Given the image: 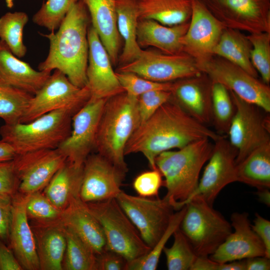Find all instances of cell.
I'll return each instance as SVG.
<instances>
[{"label": "cell", "mask_w": 270, "mask_h": 270, "mask_svg": "<svg viewBox=\"0 0 270 270\" xmlns=\"http://www.w3.org/2000/svg\"><path fill=\"white\" fill-rule=\"evenodd\" d=\"M222 136L190 116L170 98L136 128L124 154L140 152L151 169L156 170V158L162 152L204 138L214 142Z\"/></svg>", "instance_id": "1"}, {"label": "cell", "mask_w": 270, "mask_h": 270, "mask_svg": "<svg viewBox=\"0 0 270 270\" xmlns=\"http://www.w3.org/2000/svg\"><path fill=\"white\" fill-rule=\"evenodd\" d=\"M90 22L86 4L78 0L66 14L58 32L40 34L48 40L50 48L46 58L39 64L38 70H59L75 86H86Z\"/></svg>", "instance_id": "2"}, {"label": "cell", "mask_w": 270, "mask_h": 270, "mask_svg": "<svg viewBox=\"0 0 270 270\" xmlns=\"http://www.w3.org/2000/svg\"><path fill=\"white\" fill-rule=\"evenodd\" d=\"M211 140L200 139L176 150L164 152L156 158V166L165 178L164 198L174 210L182 208L197 187L201 170L212 152Z\"/></svg>", "instance_id": "3"}, {"label": "cell", "mask_w": 270, "mask_h": 270, "mask_svg": "<svg viewBox=\"0 0 270 270\" xmlns=\"http://www.w3.org/2000/svg\"><path fill=\"white\" fill-rule=\"evenodd\" d=\"M137 98L122 92L108 98L104 104L96 135L94 150L126 174L124 150L140 125Z\"/></svg>", "instance_id": "4"}, {"label": "cell", "mask_w": 270, "mask_h": 270, "mask_svg": "<svg viewBox=\"0 0 270 270\" xmlns=\"http://www.w3.org/2000/svg\"><path fill=\"white\" fill-rule=\"evenodd\" d=\"M74 114L60 110L28 122L4 124L0 128L1 140L9 144L18 154L57 148L70 135Z\"/></svg>", "instance_id": "5"}, {"label": "cell", "mask_w": 270, "mask_h": 270, "mask_svg": "<svg viewBox=\"0 0 270 270\" xmlns=\"http://www.w3.org/2000/svg\"><path fill=\"white\" fill-rule=\"evenodd\" d=\"M185 206L179 228L198 256H208L232 232L231 224L200 198H191Z\"/></svg>", "instance_id": "6"}, {"label": "cell", "mask_w": 270, "mask_h": 270, "mask_svg": "<svg viewBox=\"0 0 270 270\" xmlns=\"http://www.w3.org/2000/svg\"><path fill=\"white\" fill-rule=\"evenodd\" d=\"M86 204L102 227L108 250L122 255L128 262L150 250L116 198Z\"/></svg>", "instance_id": "7"}, {"label": "cell", "mask_w": 270, "mask_h": 270, "mask_svg": "<svg viewBox=\"0 0 270 270\" xmlns=\"http://www.w3.org/2000/svg\"><path fill=\"white\" fill-rule=\"evenodd\" d=\"M90 97L88 85L79 88L64 74L55 70L42 88L33 95L20 122H28L44 114L60 110L75 114Z\"/></svg>", "instance_id": "8"}, {"label": "cell", "mask_w": 270, "mask_h": 270, "mask_svg": "<svg viewBox=\"0 0 270 270\" xmlns=\"http://www.w3.org/2000/svg\"><path fill=\"white\" fill-rule=\"evenodd\" d=\"M229 91L236 112L227 134L238 150V164L254 149L270 142V120L268 114L264 116V111H260L262 108Z\"/></svg>", "instance_id": "9"}, {"label": "cell", "mask_w": 270, "mask_h": 270, "mask_svg": "<svg viewBox=\"0 0 270 270\" xmlns=\"http://www.w3.org/2000/svg\"><path fill=\"white\" fill-rule=\"evenodd\" d=\"M212 82L222 84L244 100L270 112V88L242 68L216 56L198 64Z\"/></svg>", "instance_id": "10"}, {"label": "cell", "mask_w": 270, "mask_h": 270, "mask_svg": "<svg viewBox=\"0 0 270 270\" xmlns=\"http://www.w3.org/2000/svg\"><path fill=\"white\" fill-rule=\"evenodd\" d=\"M116 199L142 240L152 248L166 230L174 208L164 198L134 196L122 190Z\"/></svg>", "instance_id": "11"}, {"label": "cell", "mask_w": 270, "mask_h": 270, "mask_svg": "<svg viewBox=\"0 0 270 270\" xmlns=\"http://www.w3.org/2000/svg\"><path fill=\"white\" fill-rule=\"evenodd\" d=\"M116 72H132L159 82H172L202 72L196 60L186 53L172 54L153 50H142L138 58L120 66Z\"/></svg>", "instance_id": "12"}, {"label": "cell", "mask_w": 270, "mask_h": 270, "mask_svg": "<svg viewBox=\"0 0 270 270\" xmlns=\"http://www.w3.org/2000/svg\"><path fill=\"white\" fill-rule=\"evenodd\" d=\"M226 28L270 32V0H200Z\"/></svg>", "instance_id": "13"}, {"label": "cell", "mask_w": 270, "mask_h": 270, "mask_svg": "<svg viewBox=\"0 0 270 270\" xmlns=\"http://www.w3.org/2000/svg\"><path fill=\"white\" fill-rule=\"evenodd\" d=\"M108 99L90 97L73 116L70 134L58 148L71 164L82 166L94 150L99 122Z\"/></svg>", "instance_id": "14"}, {"label": "cell", "mask_w": 270, "mask_h": 270, "mask_svg": "<svg viewBox=\"0 0 270 270\" xmlns=\"http://www.w3.org/2000/svg\"><path fill=\"white\" fill-rule=\"evenodd\" d=\"M214 142L212 154L197 187L184 202V206L194 197L212 205L218 194L226 186L236 182L238 150L224 135Z\"/></svg>", "instance_id": "15"}, {"label": "cell", "mask_w": 270, "mask_h": 270, "mask_svg": "<svg viewBox=\"0 0 270 270\" xmlns=\"http://www.w3.org/2000/svg\"><path fill=\"white\" fill-rule=\"evenodd\" d=\"M225 28L200 0H192L189 26L182 38L183 52L198 65L206 62L214 56L213 50Z\"/></svg>", "instance_id": "16"}, {"label": "cell", "mask_w": 270, "mask_h": 270, "mask_svg": "<svg viewBox=\"0 0 270 270\" xmlns=\"http://www.w3.org/2000/svg\"><path fill=\"white\" fill-rule=\"evenodd\" d=\"M13 160L20 180L18 192L27 195L42 191L66 158L57 148L18 154Z\"/></svg>", "instance_id": "17"}, {"label": "cell", "mask_w": 270, "mask_h": 270, "mask_svg": "<svg viewBox=\"0 0 270 270\" xmlns=\"http://www.w3.org/2000/svg\"><path fill=\"white\" fill-rule=\"evenodd\" d=\"M126 175L98 153L90 154L83 166L80 198L86 203L116 198Z\"/></svg>", "instance_id": "18"}, {"label": "cell", "mask_w": 270, "mask_h": 270, "mask_svg": "<svg viewBox=\"0 0 270 270\" xmlns=\"http://www.w3.org/2000/svg\"><path fill=\"white\" fill-rule=\"evenodd\" d=\"M88 38L86 78L91 97L108 98L124 92L112 68L109 55L91 25L88 28Z\"/></svg>", "instance_id": "19"}, {"label": "cell", "mask_w": 270, "mask_h": 270, "mask_svg": "<svg viewBox=\"0 0 270 270\" xmlns=\"http://www.w3.org/2000/svg\"><path fill=\"white\" fill-rule=\"evenodd\" d=\"M212 82L204 72L172 82L170 98L188 115L206 125L212 122Z\"/></svg>", "instance_id": "20"}, {"label": "cell", "mask_w": 270, "mask_h": 270, "mask_svg": "<svg viewBox=\"0 0 270 270\" xmlns=\"http://www.w3.org/2000/svg\"><path fill=\"white\" fill-rule=\"evenodd\" d=\"M230 220L234 232L209 258L214 261L226 263L254 256H266L265 248L251 227L248 214L234 212Z\"/></svg>", "instance_id": "21"}, {"label": "cell", "mask_w": 270, "mask_h": 270, "mask_svg": "<svg viewBox=\"0 0 270 270\" xmlns=\"http://www.w3.org/2000/svg\"><path fill=\"white\" fill-rule=\"evenodd\" d=\"M26 195L12 198V214L8 247L24 270H40L34 234L25 208Z\"/></svg>", "instance_id": "22"}, {"label": "cell", "mask_w": 270, "mask_h": 270, "mask_svg": "<svg viewBox=\"0 0 270 270\" xmlns=\"http://www.w3.org/2000/svg\"><path fill=\"white\" fill-rule=\"evenodd\" d=\"M51 72L36 70L15 56L0 40V84L36 94L49 78Z\"/></svg>", "instance_id": "23"}, {"label": "cell", "mask_w": 270, "mask_h": 270, "mask_svg": "<svg viewBox=\"0 0 270 270\" xmlns=\"http://www.w3.org/2000/svg\"><path fill=\"white\" fill-rule=\"evenodd\" d=\"M30 224L35 238L40 270H63L66 241L65 227L61 220Z\"/></svg>", "instance_id": "24"}, {"label": "cell", "mask_w": 270, "mask_h": 270, "mask_svg": "<svg viewBox=\"0 0 270 270\" xmlns=\"http://www.w3.org/2000/svg\"><path fill=\"white\" fill-rule=\"evenodd\" d=\"M61 222L66 228L86 242L97 255L108 249L100 224L80 196L74 198L62 211Z\"/></svg>", "instance_id": "25"}, {"label": "cell", "mask_w": 270, "mask_h": 270, "mask_svg": "<svg viewBox=\"0 0 270 270\" xmlns=\"http://www.w3.org/2000/svg\"><path fill=\"white\" fill-rule=\"evenodd\" d=\"M89 12L91 26L98 34L113 66L118 63L120 36L117 27L116 0H82Z\"/></svg>", "instance_id": "26"}, {"label": "cell", "mask_w": 270, "mask_h": 270, "mask_svg": "<svg viewBox=\"0 0 270 270\" xmlns=\"http://www.w3.org/2000/svg\"><path fill=\"white\" fill-rule=\"evenodd\" d=\"M189 22L166 26L152 20H139L138 43L140 48L153 46L168 54L182 53V38L188 29Z\"/></svg>", "instance_id": "27"}, {"label": "cell", "mask_w": 270, "mask_h": 270, "mask_svg": "<svg viewBox=\"0 0 270 270\" xmlns=\"http://www.w3.org/2000/svg\"><path fill=\"white\" fill-rule=\"evenodd\" d=\"M83 166H78L66 160L42 191L52 204L62 212L74 198L80 196Z\"/></svg>", "instance_id": "28"}, {"label": "cell", "mask_w": 270, "mask_h": 270, "mask_svg": "<svg viewBox=\"0 0 270 270\" xmlns=\"http://www.w3.org/2000/svg\"><path fill=\"white\" fill-rule=\"evenodd\" d=\"M116 6L118 30L124 42L123 50L118 60L120 66H122L138 58L142 50L137 42L139 20L137 0H116Z\"/></svg>", "instance_id": "29"}, {"label": "cell", "mask_w": 270, "mask_h": 270, "mask_svg": "<svg viewBox=\"0 0 270 270\" xmlns=\"http://www.w3.org/2000/svg\"><path fill=\"white\" fill-rule=\"evenodd\" d=\"M192 0H137L139 20H152L172 26L188 22Z\"/></svg>", "instance_id": "30"}, {"label": "cell", "mask_w": 270, "mask_h": 270, "mask_svg": "<svg viewBox=\"0 0 270 270\" xmlns=\"http://www.w3.org/2000/svg\"><path fill=\"white\" fill-rule=\"evenodd\" d=\"M252 48L247 35L238 30L225 28L213 50V54L238 66L258 78V72L250 60Z\"/></svg>", "instance_id": "31"}, {"label": "cell", "mask_w": 270, "mask_h": 270, "mask_svg": "<svg viewBox=\"0 0 270 270\" xmlns=\"http://www.w3.org/2000/svg\"><path fill=\"white\" fill-rule=\"evenodd\" d=\"M236 182L257 189L270 188V142L252 150L236 164Z\"/></svg>", "instance_id": "32"}, {"label": "cell", "mask_w": 270, "mask_h": 270, "mask_svg": "<svg viewBox=\"0 0 270 270\" xmlns=\"http://www.w3.org/2000/svg\"><path fill=\"white\" fill-rule=\"evenodd\" d=\"M65 234L66 244L62 269L98 270L97 254L92 248L74 232L66 227Z\"/></svg>", "instance_id": "33"}, {"label": "cell", "mask_w": 270, "mask_h": 270, "mask_svg": "<svg viewBox=\"0 0 270 270\" xmlns=\"http://www.w3.org/2000/svg\"><path fill=\"white\" fill-rule=\"evenodd\" d=\"M28 20V14L22 12H8L0 18V40L18 58L24 57L26 53L23 30Z\"/></svg>", "instance_id": "34"}, {"label": "cell", "mask_w": 270, "mask_h": 270, "mask_svg": "<svg viewBox=\"0 0 270 270\" xmlns=\"http://www.w3.org/2000/svg\"><path fill=\"white\" fill-rule=\"evenodd\" d=\"M236 112L230 92L224 86L212 82V122L216 132L227 134Z\"/></svg>", "instance_id": "35"}, {"label": "cell", "mask_w": 270, "mask_h": 270, "mask_svg": "<svg viewBox=\"0 0 270 270\" xmlns=\"http://www.w3.org/2000/svg\"><path fill=\"white\" fill-rule=\"evenodd\" d=\"M33 95L0 84V118L6 124L20 122Z\"/></svg>", "instance_id": "36"}, {"label": "cell", "mask_w": 270, "mask_h": 270, "mask_svg": "<svg viewBox=\"0 0 270 270\" xmlns=\"http://www.w3.org/2000/svg\"><path fill=\"white\" fill-rule=\"evenodd\" d=\"M186 210V206L174 213L164 232L155 245L144 256L128 262L126 270H156L166 244L179 228Z\"/></svg>", "instance_id": "37"}, {"label": "cell", "mask_w": 270, "mask_h": 270, "mask_svg": "<svg viewBox=\"0 0 270 270\" xmlns=\"http://www.w3.org/2000/svg\"><path fill=\"white\" fill-rule=\"evenodd\" d=\"M172 245L164 248L168 270H190L198 255L179 228L173 234Z\"/></svg>", "instance_id": "38"}, {"label": "cell", "mask_w": 270, "mask_h": 270, "mask_svg": "<svg viewBox=\"0 0 270 270\" xmlns=\"http://www.w3.org/2000/svg\"><path fill=\"white\" fill-rule=\"evenodd\" d=\"M78 0H46L33 16L36 24L54 32L60 26L70 10Z\"/></svg>", "instance_id": "39"}, {"label": "cell", "mask_w": 270, "mask_h": 270, "mask_svg": "<svg viewBox=\"0 0 270 270\" xmlns=\"http://www.w3.org/2000/svg\"><path fill=\"white\" fill-rule=\"evenodd\" d=\"M25 208L30 222L51 223L61 220L62 212L52 204L42 191L27 194Z\"/></svg>", "instance_id": "40"}, {"label": "cell", "mask_w": 270, "mask_h": 270, "mask_svg": "<svg viewBox=\"0 0 270 270\" xmlns=\"http://www.w3.org/2000/svg\"><path fill=\"white\" fill-rule=\"evenodd\" d=\"M247 37L252 46V63L260 74L262 82L268 85L270 82V32L250 34Z\"/></svg>", "instance_id": "41"}, {"label": "cell", "mask_w": 270, "mask_h": 270, "mask_svg": "<svg viewBox=\"0 0 270 270\" xmlns=\"http://www.w3.org/2000/svg\"><path fill=\"white\" fill-rule=\"evenodd\" d=\"M116 74L124 92L136 98L153 90L170 91L172 82H153L132 72H116Z\"/></svg>", "instance_id": "42"}, {"label": "cell", "mask_w": 270, "mask_h": 270, "mask_svg": "<svg viewBox=\"0 0 270 270\" xmlns=\"http://www.w3.org/2000/svg\"><path fill=\"white\" fill-rule=\"evenodd\" d=\"M171 96L170 91L153 90L139 96L137 98V108L140 124L148 119Z\"/></svg>", "instance_id": "43"}, {"label": "cell", "mask_w": 270, "mask_h": 270, "mask_svg": "<svg viewBox=\"0 0 270 270\" xmlns=\"http://www.w3.org/2000/svg\"><path fill=\"white\" fill-rule=\"evenodd\" d=\"M162 185V175L158 169L142 172L133 182V188L138 196L146 198L157 196Z\"/></svg>", "instance_id": "44"}, {"label": "cell", "mask_w": 270, "mask_h": 270, "mask_svg": "<svg viewBox=\"0 0 270 270\" xmlns=\"http://www.w3.org/2000/svg\"><path fill=\"white\" fill-rule=\"evenodd\" d=\"M19 184L14 160L0 162V193L13 197L18 192Z\"/></svg>", "instance_id": "45"}, {"label": "cell", "mask_w": 270, "mask_h": 270, "mask_svg": "<svg viewBox=\"0 0 270 270\" xmlns=\"http://www.w3.org/2000/svg\"><path fill=\"white\" fill-rule=\"evenodd\" d=\"M12 198L0 193V240L8 246L12 220Z\"/></svg>", "instance_id": "46"}, {"label": "cell", "mask_w": 270, "mask_h": 270, "mask_svg": "<svg viewBox=\"0 0 270 270\" xmlns=\"http://www.w3.org/2000/svg\"><path fill=\"white\" fill-rule=\"evenodd\" d=\"M190 270H245L244 260L221 263L208 256H198Z\"/></svg>", "instance_id": "47"}, {"label": "cell", "mask_w": 270, "mask_h": 270, "mask_svg": "<svg viewBox=\"0 0 270 270\" xmlns=\"http://www.w3.org/2000/svg\"><path fill=\"white\" fill-rule=\"evenodd\" d=\"M98 257V270H126L128 260L119 254L107 249Z\"/></svg>", "instance_id": "48"}, {"label": "cell", "mask_w": 270, "mask_h": 270, "mask_svg": "<svg viewBox=\"0 0 270 270\" xmlns=\"http://www.w3.org/2000/svg\"><path fill=\"white\" fill-rule=\"evenodd\" d=\"M251 227L265 248L266 256L270 258V222L258 214H256Z\"/></svg>", "instance_id": "49"}, {"label": "cell", "mask_w": 270, "mask_h": 270, "mask_svg": "<svg viewBox=\"0 0 270 270\" xmlns=\"http://www.w3.org/2000/svg\"><path fill=\"white\" fill-rule=\"evenodd\" d=\"M0 270H23L12 250L0 240Z\"/></svg>", "instance_id": "50"}, {"label": "cell", "mask_w": 270, "mask_h": 270, "mask_svg": "<svg viewBox=\"0 0 270 270\" xmlns=\"http://www.w3.org/2000/svg\"><path fill=\"white\" fill-rule=\"evenodd\" d=\"M244 260L245 270H269L270 260L265 256H254Z\"/></svg>", "instance_id": "51"}, {"label": "cell", "mask_w": 270, "mask_h": 270, "mask_svg": "<svg viewBox=\"0 0 270 270\" xmlns=\"http://www.w3.org/2000/svg\"><path fill=\"white\" fill-rule=\"evenodd\" d=\"M17 155L14 148L9 144L0 140V162L13 160Z\"/></svg>", "instance_id": "52"}, {"label": "cell", "mask_w": 270, "mask_h": 270, "mask_svg": "<svg viewBox=\"0 0 270 270\" xmlns=\"http://www.w3.org/2000/svg\"><path fill=\"white\" fill-rule=\"evenodd\" d=\"M269 189L268 188L258 189L256 192L258 200L268 206L270 205V192Z\"/></svg>", "instance_id": "53"}, {"label": "cell", "mask_w": 270, "mask_h": 270, "mask_svg": "<svg viewBox=\"0 0 270 270\" xmlns=\"http://www.w3.org/2000/svg\"><path fill=\"white\" fill-rule=\"evenodd\" d=\"M8 8H11L14 6V0H5Z\"/></svg>", "instance_id": "54"}]
</instances>
